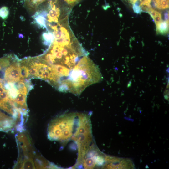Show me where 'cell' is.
I'll return each instance as SVG.
<instances>
[{
	"label": "cell",
	"instance_id": "cell-10",
	"mask_svg": "<svg viewBox=\"0 0 169 169\" xmlns=\"http://www.w3.org/2000/svg\"><path fill=\"white\" fill-rule=\"evenodd\" d=\"M66 3L69 5L73 6L81 0H64Z\"/></svg>",
	"mask_w": 169,
	"mask_h": 169
},
{
	"label": "cell",
	"instance_id": "cell-1",
	"mask_svg": "<svg viewBox=\"0 0 169 169\" xmlns=\"http://www.w3.org/2000/svg\"><path fill=\"white\" fill-rule=\"evenodd\" d=\"M78 113H69L64 114L58 118V128H59V135L56 139L67 141L72 136L74 127Z\"/></svg>",
	"mask_w": 169,
	"mask_h": 169
},
{
	"label": "cell",
	"instance_id": "cell-8",
	"mask_svg": "<svg viewBox=\"0 0 169 169\" xmlns=\"http://www.w3.org/2000/svg\"><path fill=\"white\" fill-rule=\"evenodd\" d=\"M132 7L134 12L137 14H140L142 12V10L140 6H136L133 4Z\"/></svg>",
	"mask_w": 169,
	"mask_h": 169
},
{
	"label": "cell",
	"instance_id": "cell-4",
	"mask_svg": "<svg viewBox=\"0 0 169 169\" xmlns=\"http://www.w3.org/2000/svg\"><path fill=\"white\" fill-rule=\"evenodd\" d=\"M156 31L160 34H166L167 33L169 28V22L162 21L156 25Z\"/></svg>",
	"mask_w": 169,
	"mask_h": 169
},
{
	"label": "cell",
	"instance_id": "cell-2",
	"mask_svg": "<svg viewBox=\"0 0 169 169\" xmlns=\"http://www.w3.org/2000/svg\"><path fill=\"white\" fill-rule=\"evenodd\" d=\"M21 69L19 63L13 62L5 70L4 79L7 83L18 82L21 79Z\"/></svg>",
	"mask_w": 169,
	"mask_h": 169
},
{
	"label": "cell",
	"instance_id": "cell-9",
	"mask_svg": "<svg viewBox=\"0 0 169 169\" xmlns=\"http://www.w3.org/2000/svg\"><path fill=\"white\" fill-rule=\"evenodd\" d=\"M153 19L155 21L156 25L162 21L161 15L160 13L154 17Z\"/></svg>",
	"mask_w": 169,
	"mask_h": 169
},
{
	"label": "cell",
	"instance_id": "cell-6",
	"mask_svg": "<svg viewBox=\"0 0 169 169\" xmlns=\"http://www.w3.org/2000/svg\"><path fill=\"white\" fill-rule=\"evenodd\" d=\"M9 14L8 8L6 6H3L0 8V17L3 19H7Z\"/></svg>",
	"mask_w": 169,
	"mask_h": 169
},
{
	"label": "cell",
	"instance_id": "cell-5",
	"mask_svg": "<svg viewBox=\"0 0 169 169\" xmlns=\"http://www.w3.org/2000/svg\"><path fill=\"white\" fill-rule=\"evenodd\" d=\"M42 38L44 44L50 45L54 40V37L52 33L48 31L42 33Z\"/></svg>",
	"mask_w": 169,
	"mask_h": 169
},
{
	"label": "cell",
	"instance_id": "cell-11",
	"mask_svg": "<svg viewBox=\"0 0 169 169\" xmlns=\"http://www.w3.org/2000/svg\"><path fill=\"white\" fill-rule=\"evenodd\" d=\"M45 0H30L32 3L35 6L38 5Z\"/></svg>",
	"mask_w": 169,
	"mask_h": 169
},
{
	"label": "cell",
	"instance_id": "cell-13",
	"mask_svg": "<svg viewBox=\"0 0 169 169\" xmlns=\"http://www.w3.org/2000/svg\"><path fill=\"white\" fill-rule=\"evenodd\" d=\"M1 67L0 65V71L1 70Z\"/></svg>",
	"mask_w": 169,
	"mask_h": 169
},
{
	"label": "cell",
	"instance_id": "cell-12",
	"mask_svg": "<svg viewBox=\"0 0 169 169\" xmlns=\"http://www.w3.org/2000/svg\"><path fill=\"white\" fill-rule=\"evenodd\" d=\"M164 17L166 21L169 22V13L168 12H166L164 14Z\"/></svg>",
	"mask_w": 169,
	"mask_h": 169
},
{
	"label": "cell",
	"instance_id": "cell-3",
	"mask_svg": "<svg viewBox=\"0 0 169 169\" xmlns=\"http://www.w3.org/2000/svg\"><path fill=\"white\" fill-rule=\"evenodd\" d=\"M47 13L46 11H38L36 12L32 16L34 22L39 28H46L47 30L46 25V16Z\"/></svg>",
	"mask_w": 169,
	"mask_h": 169
},
{
	"label": "cell",
	"instance_id": "cell-7",
	"mask_svg": "<svg viewBox=\"0 0 169 169\" xmlns=\"http://www.w3.org/2000/svg\"><path fill=\"white\" fill-rule=\"evenodd\" d=\"M148 13L153 18L160 13L159 12L155 10L152 8H151L148 11Z\"/></svg>",
	"mask_w": 169,
	"mask_h": 169
}]
</instances>
